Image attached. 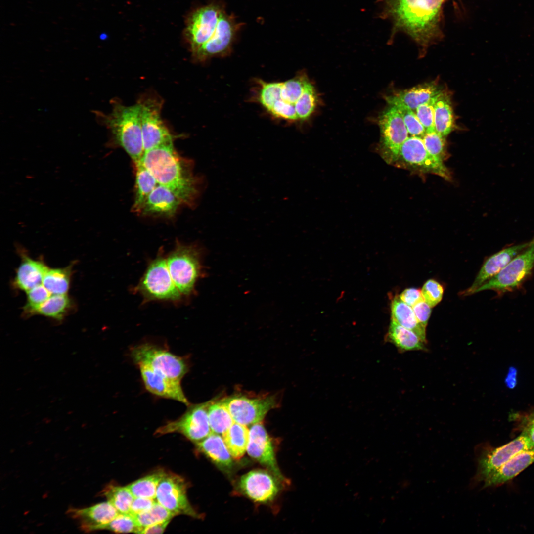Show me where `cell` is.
<instances>
[{
	"instance_id": "14",
	"label": "cell",
	"mask_w": 534,
	"mask_h": 534,
	"mask_svg": "<svg viewBox=\"0 0 534 534\" xmlns=\"http://www.w3.org/2000/svg\"><path fill=\"white\" fill-rule=\"evenodd\" d=\"M210 402L190 404L181 416L158 428L155 434L178 433L193 442L202 441L212 433L208 415Z\"/></svg>"
},
{
	"instance_id": "19",
	"label": "cell",
	"mask_w": 534,
	"mask_h": 534,
	"mask_svg": "<svg viewBox=\"0 0 534 534\" xmlns=\"http://www.w3.org/2000/svg\"><path fill=\"white\" fill-rule=\"evenodd\" d=\"M146 389L156 396L190 404L182 390L181 381L169 378L145 365L138 366Z\"/></svg>"
},
{
	"instance_id": "48",
	"label": "cell",
	"mask_w": 534,
	"mask_h": 534,
	"mask_svg": "<svg viewBox=\"0 0 534 534\" xmlns=\"http://www.w3.org/2000/svg\"><path fill=\"white\" fill-rule=\"evenodd\" d=\"M399 296L402 301L411 307L424 300L421 290L414 288L405 289Z\"/></svg>"
},
{
	"instance_id": "3",
	"label": "cell",
	"mask_w": 534,
	"mask_h": 534,
	"mask_svg": "<svg viewBox=\"0 0 534 534\" xmlns=\"http://www.w3.org/2000/svg\"><path fill=\"white\" fill-rule=\"evenodd\" d=\"M309 82L304 75L283 82L258 80L255 99L273 117L284 120H299L297 103Z\"/></svg>"
},
{
	"instance_id": "1",
	"label": "cell",
	"mask_w": 534,
	"mask_h": 534,
	"mask_svg": "<svg viewBox=\"0 0 534 534\" xmlns=\"http://www.w3.org/2000/svg\"><path fill=\"white\" fill-rule=\"evenodd\" d=\"M139 162L158 184L173 191L182 204L191 208L196 206L205 187V178L193 174V162L181 157L173 144L144 152Z\"/></svg>"
},
{
	"instance_id": "21",
	"label": "cell",
	"mask_w": 534,
	"mask_h": 534,
	"mask_svg": "<svg viewBox=\"0 0 534 534\" xmlns=\"http://www.w3.org/2000/svg\"><path fill=\"white\" fill-rule=\"evenodd\" d=\"M530 241L506 247L488 257L484 262L471 286L464 291V296L474 293L482 284L499 273L512 259L529 246Z\"/></svg>"
},
{
	"instance_id": "37",
	"label": "cell",
	"mask_w": 534,
	"mask_h": 534,
	"mask_svg": "<svg viewBox=\"0 0 534 534\" xmlns=\"http://www.w3.org/2000/svg\"><path fill=\"white\" fill-rule=\"evenodd\" d=\"M103 495L120 513H130L134 497L127 486L109 485L103 490Z\"/></svg>"
},
{
	"instance_id": "24",
	"label": "cell",
	"mask_w": 534,
	"mask_h": 534,
	"mask_svg": "<svg viewBox=\"0 0 534 534\" xmlns=\"http://www.w3.org/2000/svg\"><path fill=\"white\" fill-rule=\"evenodd\" d=\"M181 200L170 189L158 184L148 195L139 214L144 216L171 217L174 215Z\"/></svg>"
},
{
	"instance_id": "50",
	"label": "cell",
	"mask_w": 534,
	"mask_h": 534,
	"mask_svg": "<svg viewBox=\"0 0 534 534\" xmlns=\"http://www.w3.org/2000/svg\"><path fill=\"white\" fill-rule=\"evenodd\" d=\"M516 371L515 369L511 368L506 379V384L509 387L513 388L515 386L516 382Z\"/></svg>"
},
{
	"instance_id": "40",
	"label": "cell",
	"mask_w": 534,
	"mask_h": 534,
	"mask_svg": "<svg viewBox=\"0 0 534 534\" xmlns=\"http://www.w3.org/2000/svg\"><path fill=\"white\" fill-rule=\"evenodd\" d=\"M317 102V95L313 85L309 82L299 100L296 112L299 120L308 119L314 111Z\"/></svg>"
},
{
	"instance_id": "31",
	"label": "cell",
	"mask_w": 534,
	"mask_h": 534,
	"mask_svg": "<svg viewBox=\"0 0 534 534\" xmlns=\"http://www.w3.org/2000/svg\"><path fill=\"white\" fill-rule=\"evenodd\" d=\"M392 319L402 326L413 331L427 342L426 327L417 320L411 307L396 296L391 303Z\"/></svg>"
},
{
	"instance_id": "2",
	"label": "cell",
	"mask_w": 534,
	"mask_h": 534,
	"mask_svg": "<svg viewBox=\"0 0 534 534\" xmlns=\"http://www.w3.org/2000/svg\"><path fill=\"white\" fill-rule=\"evenodd\" d=\"M444 0H393L390 11L397 27L427 46L435 37Z\"/></svg>"
},
{
	"instance_id": "39",
	"label": "cell",
	"mask_w": 534,
	"mask_h": 534,
	"mask_svg": "<svg viewBox=\"0 0 534 534\" xmlns=\"http://www.w3.org/2000/svg\"><path fill=\"white\" fill-rule=\"evenodd\" d=\"M427 151L432 156L444 161L447 156L446 137L435 131L426 132L422 137Z\"/></svg>"
},
{
	"instance_id": "52",
	"label": "cell",
	"mask_w": 534,
	"mask_h": 534,
	"mask_svg": "<svg viewBox=\"0 0 534 534\" xmlns=\"http://www.w3.org/2000/svg\"><path fill=\"white\" fill-rule=\"evenodd\" d=\"M528 420L534 423V414L531 415Z\"/></svg>"
},
{
	"instance_id": "28",
	"label": "cell",
	"mask_w": 534,
	"mask_h": 534,
	"mask_svg": "<svg viewBox=\"0 0 534 534\" xmlns=\"http://www.w3.org/2000/svg\"><path fill=\"white\" fill-rule=\"evenodd\" d=\"M387 340L394 344L400 352L427 350V342L412 330L407 329L391 319Z\"/></svg>"
},
{
	"instance_id": "11",
	"label": "cell",
	"mask_w": 534,
	"mask_h": 534,
	"mask_svg": "<svg viewBox=\"0 0 534 534\" xmlns=\"http://www.w3.org/2000/svg\"><path fill=\"white\" fill-rule=\"evenodd\" d=\"M380 139L378 146L380 156L388 164L394 165L400 148L409 137V133L397 109L388 105L378 118Z\"/></svg>"
},
{
	"instance_id": "46",
	"label": "cell",
	"mask_w": 534,
	"mask_h": 534,
	"mask_svg": "<svg viewBox=\"0 0 534 534\" xmlns=\"http://www.w3.org/2000/svg\"><path fill=\"white\" fill-rule=\"evenodd\" d=\"M412 308L418 322L426 328L431 314L432 308L424 300L419 302Z\"/></svg>"
},
{
	"instance_id": "47",
	"label": "cell",
	"mask_w": 534,
	"mask_h": 534,
	"mask_svg": "<svg viewBox=\"0 0 534 534\" xmlns=\"http://www.w3.org/2000/svg\"><path fill=\"white\" fill-rule=\"evenodd\" d=\"M156 499H154L134 497L131 505L130 513L134 516L147 511L152 507Z\"/></svg>"
},
{
	"instance_id": "23",
	"label": "cell",
	"mask_w": 534,
	"mask_h": 534,
	"mask_svg": "<svg viewBox=\"0 0 534 534\" xmlns=\"http://www.w3.org/2000/svg\"><path fill=\"white\" fill-rule=\"evenodd\" d=\"M443 90L439 84L434 81L397 91L387 96L385 99L388 105L402 106L415 111L419 106L434 98Z\"/></svg>"
},
{
	"instance_id": "6",
	"label": "cell",
	"mask_w": 534,
	"mask_h": 534,
	"mask_svg": "<svg viewBox=\"0 0 534 534\" xmlns=\"http://www.w3.org/2000/svg\"><path fill=\"white\" fill-rule=\"evenodd\" d=\"M134 290L145 302L158 301L178 303L183 298L172 279L166 259L162 252L149 262Z\"/></svg>"
},
{
	"instance_id": "51",
	"label": "cell",
	"mask_w": 534,
	"mask_h": 534,
	"mask_svg": "<svg viewBox=\"0 0 534 534\" xmlns=\"http://www.w3.org/2000/svg\"><path fill=\"white\" fill-rule=\"evenodd\" d=\"M523 431L527 434L534 445V423L528 420Z\"/></svg>"
},
{
	"instance_id": "27",
	"label": "cell",
	"mask_w": 534,
	"mask_h": 534,
	"mask_svg": "<svg viewBox=\"0 0 534 534\" xmlns=\"http://www.w3.org/2000/svg\"><path fill=\"white\" fill-rule=\"evenodd\" d=\"M72 306V301L67 294H52L46 300L39 305L26 304L24 312L27 316L38 314L60 321L69 312Z\"/></svg>"
},
{
	"instance_id": "49",
	"label": "cell",
	"mask_w": 534,
	"mask_h": 534,
	"mask_svg": "<svg viewBox=\"0 0 534 534\" xmlns=\"http://www.w3.org/2000/svg\"><path fill=\"white\" fill-rule=\"evenodd\" d=\"M171 520L155 524L143 528L139 534H162L165 531Z\"/></svg>"
},
{
	"instance_id": "43",
	"label": "cell",
	"mask_w": 534,
	"mask_h": 534,
	"mask_svg": "<svg viewBox=\"0 0 534 534\" xmlns=\"http://www.w3.org/2000/svg\"><path fill=\"white\" fill-rule=\"evenodd\" d=\"M421 292L424 301L432 308L442 300L444 294V288L436 280L430 279L424 284Z\"/></svg>"
},
{
	"instance_id": "17",
	"label": "cell",
	"mask_w": 534,
	"mask_h": 534,
	"mask_svg": "<svg viewBox=\"0 0 534 534\" xmlns=\"http://www.w3.org/2000/svg\"><path fill=\"white\" fill-rule=\"evenodd\" d=\"M155 499L175 515L199 518L188 500L186 482L178 475L165 472L158 486Z\"/></svg>"
},
{
	"instance_id": "15",
	"label": "cell",
	"mask_w": 534,
	"mask_h": 534,
	"mask_svg": "<svg viewBox=\"0 0 534 534\" xmlns=\"http://www.w3.org/2000/svg\"><path fill=\"white\" fill-rule=\"evenodd\" d=\"M227 408L234 421L245 426L261 422L267 412L276 407L273 396L250 398L233 396L221 400Z\"/></svg>"
},
{
	"instance_id": "8",
	"label": "cell",
	"mask_w": 534,
	"mask_h": 534,
	"mask_svg": "<svg viewBox=\"0 0 534 534\" xmlns=\"http://www.w3.org/2000/svg\"><path fill=\"white\" fill-rule=\"evenodd\" d=\"M131 356L138 366L147 365L158 372L179 381L188 370L183 357L151 343H142L132 348Z\"/></svg>"
},
{
	"instance_id": "25",
	"label": "cell",
	"mask_w": 534,
	"mask_h": 534,
	"mask_svg": "<svg viewBox=\"0 0 534 534\" xmlns=\"http://www.w3.org/2000/svg\"><path fill=\"white\" fill-rule=\"evenodd\" d=\"M534 462V448L521 451L491 474L484 482V487L502 484L518 475Z\"/></svg>"
},
{
	"instance_id": "16",
	"label": "cell",
	"mask_w": 534,
	"mask_h": 534,
	"mask_svg": "<svg viewBox=\"0 0 534 534\" xmlns=\"http://www.w3.org/2000/svg\"><path fill=\"white\" fill-rule=\"evenodd\" d=\"M241 26L242 24L237 22L233 15H229L223 10L214 35L192 55L194 59L202 62L228 54Z\"/></svg>"
},
{
	"instance_id": "20",
	"label": "cell",
	"mask_w": 534,
	"mask_h": 534,
	"mask_svg": "<svg viewBox=\"0 0 534 534\" xmlns=\"http://www.w3.org/2000/svg\"><path fill=\"white\" fill-rule=\"evenodd\" d=\"M239 487L249 498L260 503L272 500L278 492L275 478L263 470H252L242 476Z\"/></svg>"
},
{
	"instance_id": "36",
	"label": "cell",
	"mask_w": 534,
	"mask_h": 534,
	"mask_svg": "<svg viewBox=\"0 0 534 534\" xmlns=\"http://www.w3.org/2000/svg\"><path fill=\"white\" fill-rule=\"evenodd\" d=\"M165 472L159 471L140 478L127 486L134 497L155 499L159 483Z\"/></svg>"
},
{
	"instance_id": "45",
	"label": "cell",
	"mask_w": 534,
	"mask_h": 534,
	"mask_svg": "<svg viewBox=\"0 0 534 534\" xmlns=\"http://www.w3.org/2000/svg\"><path fill=\"white\" fill-rule=\"evenodd\" d=\"M51 295L43 284L38 285L27 292L26 305H39L46 300Z\"/></svg>"
},
{
	"instance_id": "26",
	"label": "cell",
	"mask_w": 534,
	"mask_h": 534,
	"mask_svg": "<svg viewBox=\"0 0 534 534\" xmlns=\"http://www.w3.org/2000/svg\"><path fill=\"white\" fill-rule=\"evenodd\" d=\"M48 268L43 262L24 255L17 269L14 285L16 288L27 292L42 284L44 275Z\"/></svg>"
},
{
	"instance_id": "4",
	"label": "cell",
	"mask_w": 534,
	"mask_h": 534,
	"mask_svg": "<svg viewBox=\"0 0 534 534\" xmlns=\"http://www.w3.org/2000/svg\"><path fill=\"white\" fill-rule=\"evenodd\" d=\"M115 142L121 147L134 161H140L144 154L139 106L115 103L112 112L106 118Z\"/></svg>"
},
{
	"instance_id": "41",
	"label": "cell",
	"mask_w": 534,
	"mask_h": 534,
	"mask_svg": "<svg viewBox=\"0 0 534 534\" xmlns=\"http://www.w3.org/2000/svg\"><path fill=\"white\" fill-rule=\"evenodd\" d=\"M104 530L115 533H135L139 534L142 528L137 524L134 515L130 513H119L105 526Z\"/></svg>"
},
{
	"instance_id": "10",
	"label": "cell",
	"mask_w": 534,
	"mask_h": 534,
	"mask_svg": "<svg viewBox=\"0 0 534 534\" xmlns=\"http://www.w3.org/2000/svg\"><path fill=\"white\" fill-rule=\"evenodd\" d=\"M394 165L411 171L437 175L448 180L450 175L444 161L431 155L421 137L410 136L402 145Z\"/></svg>"
},
{
	"instance_id": "29",
	"label": "cell",
	"mask_w": 534,
	"mask_h": 534,
	"mask_svg": "<svg viewBox=\"0 0 534 534\" xmlns=\"http://www.w3.org/2000/svg\"><path fill=\"white\" fill-rule=\"evenodd\" d=\"M435 131L446 137L455 128L450 95L443 90L437 96L434 107Z\"/></svg>"
},
{
	"instance_id": "30",
	"label": "cell",
	"mask_w": 534,
	"mask_h": 534,
	"mask_svg": "<svg viewBox=\"0 0 534 534\" xmlns=\"http://www.w3.org/2000/svg\"><path fill=\"white\" fill-rule=\"evenodd\" d=\"M197 443L198 449L219 466L224 469H229L232 466V457L220 434L212 432Z\"/></svg>"
},
{
	"instance_id": "42",
	"label": "cell",
	"mask_w": 534,
	"mask_h": 534,
	"mask_svg": "<svg viewBox=\"0 0 534 534\" xmlns=\"http://www.w3.org/2000/svg\"><path fill=\"white\" fill-rule=\"evenodd\" d=\"M394 106L397 109L401 116L409 134L422 138L426 131L415 111L402 106Z\"/></svg>"
},
{
	"instance_id": "9",
	"label": "cell",
	"mask_w": 534,
	"mask_h": 534,
	"mask_svg": "<svg viewBox=\"0 0 534 534\" xmlns=\"http://www.w3.org/2000/svg\"><path fill=\"white\" fill-rule=\"evenodd\" d=\"M139 106L144 152L173 144V136L161 118L162 101L154 96H146L137 102Z\"/></svg>"
},
{
	"instance_id": "34",
	"label": "cell",
	"mask_w": 534,
	"mask_h": 534,
	"mask_svg": "<svg viewBox=\"0 0 534 534\" xmlns=\"http://www.w3.org/2000/svg\"><path fill=\"white\" fill-rule=\"evenodd\" d=\"M72 267L52 268L45 272L42 284L51 294H66L70 286Z\"/></svg>"
},
{
	"instance_id": "5",
	"label": "cell",
	"mask_w": 534,
	"mask_h": 534,
	"mask_svg": "<svg viewBox=\"0 0 534 534\" xmlns=\"http://www.w3.org/2000/svg\"><path fill=\"white\" fill-rule=\"evenodd\" d=\"M202 249L197 245L177 241L166 262L172 279L183 297L195 293L198 280L203 276Z\"/></svg>"
},
{
	"instance_id": "35",
	"label": "cell",
	"mask_w": 534,
	"mask_h": 534,
	"mask_svg": "<svg viewBox=\"0 0 534 534\" xmlns=\"http://www.w3.org/2000/svg\"><path fill=\"white\" fill-rule=\"evenodd\" d=\"M210 426L212 433L223 434L234 422L227 408L219 401H210L208 409Z\"/></svg>"
},
{
	"instance_id": "33",
	"label": "cell",
	"mask_w": 534,
	"mask_h": 534,
	"mask_svg": "<svg viewBox=\"0 0 534 534\" xmlns=\"http://www.w3.org/2000/svg\"><path fill=\"white\" fill-rule=\"evenodd\" d=\"M249 431L246 426L234 422L222 434L223 440L232 458L240 459L247 451Z\"/></svg>"
},
{
	"instance_id": "13",
	"label": "cell",
	"mask_w": 534,
	"mask_h": 534,
	"mask_svg": "<svg viewBox=\"0 0 534 534\" xmlns=\"http://www.w3.org/2000/svg\"><path fill=\"white\" fill-rule=\"evenodd\" d=\"M223 10L218 4L211 3L196 9L188 16L184 34L192 55L212 38Z\"/></svg>"
},
{
	"instance_id": "12",
	"label": "cell",
	"mask_w": 534,
	"mask_h": 534,
	"mask_svg": "<svg viewBox=\"0 0 534 534\" xmlns=\"http://www.w3.org/2000/svg\"><path fill=\"white\" fill-rule=\"evenodd\" d=\"M534 448V445L525 432L503 446L477 451V469L472 484L484 482L491 474L517 453Z\"/></svg>"
},
{
	"instance_id": "22",
	"label": "cell",
	"mask_w": 534,
	"mask_h": 534,
	"mask_svg": "<svg viewBox=\"0 0 534 534\" xmlns=\"http://www.w3.org/2000/svg\"><path fill=\"white\" fill-rule=\"evenodd\" d=\"M120 513L108 501L85 508H71L68 514L76 520L86 532L104 530Z\"/></svg>"
},
{
	"instance_id": "18",
	"label": "cell",
	"mask_w": 534,
	"mask_h": 534,
	"mask_svg": "<svg viewBox=\"0 0 534 534\" xmlns=\"http://www.w3.org/2000/svg\"><path fill=\"white\" fill-rule=\"evenodd\" d=\"M249 431L248 455L267 467L275 477L285 482L277 465L271 440L263 425L261 422L253 424Z\"/></svg>"
},
{
	"instance_id": "38",
	"label": "cell",
	"mask_w": 534,
	"mask_h": 534,
	"mask_svg": "<svg viewBox=\"0 0 534 534\" xmlns=\"http://www.w3.org/2000/svg\"><path fill=\"white\" fill-rule=\"evenodd\" d=\"M175 516L156 500L150 509L134 515V517L138 525L143 529L149 526L171 520Z\"/></svg>"
},
{
	"instance_id": "32",
	"label": "cell",
	"mask_w": 534,
	"mask_h": 534,
	"mask_svg": "<svg viewBox=\"0 0 534 534\" xmlns=\"http://www.w3.org/2000/svg\"><path fill=\"white\" fill-rule=\"evenodd\" d=\"M134 164L135 183L132 210L139 214L146 199L158 183L153 175L139 161Z\"/></svg>"
},
{
	"instance_id": "44",
	"label": "cell",
	"mask_w": 534,
	"mask_h": 534,
	"mask_svg": "<svg viewBox=\"0 0 534 534\" xmlns=\"http://www.w3.org/2000/svg\"><path fill=\"white\" fill-rule=\"evenodd\" d=\"M437 96L419 106L414 111L426 132L435 131L434 107Z\"/></svg>"
},
{
	"instance_id": "7",
	"label": "cell",
	"mask_w": 534,
	"mask_h": 534,
	"mask_svg": "<svg viewBox=\"0 0 534 534\" xmlns=\"http://www.w3.org/2000/svg\"><path fill=\"white\" fill-rule=\"evenodd\" d=\"M534 267V237L527 248L512 259L499 273L479 287L474 293L493 290L498 294L519 288Z\"/></svg>"
}]
</instances>
